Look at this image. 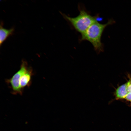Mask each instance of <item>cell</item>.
I'll use <instances>...</instances> for the list:
<instances>
[{
	"label": "cell",
	"instance_id": "ba28073f",
	"mask_svg": "<svg viewBox=\"0 0 131 131\" xmlns=\"http://www.w3.org/2000/svg\"><path fill=\"white\" fill-rule=\"evenodd\" d=\"M125 98L128 101H131V92L128 93Z\"/></svg>",
	"mask_w": 131,
	"mask_h": 131
},
{
	"label": "cell",
	"instance_id": "277c9868",
	"mask_svg": "<svg viewBox=\"0 0 131 131\" xmlns=\"http://www.w3.org/2000/svg\"><path fill=\"white\" fill-rule=\"evenodd\" d=\"M33 73L32 68L29 66L22 74L19 79V85L21 90L23 91L24 89L29 87L32 83V78Z\"/></svg>",
	"mask_w": 131,
	"mask_h": 131
},
{
	"label": "cell",
	"instance_id": "6da1fadb",
	"mask_svg": "<svg viewBox=\"0 0 131 131\" xmlns=\"http://www.w3.org/2000/svg\"><path fill=\"white\" fill-rule=\"evenodd\" d=\"M114 22L112 19L109 20L105 24H101L97 21H96L81 34L80 41L86 40L89 42L97 53L102 51L103 46L101 42V37L103 31L107 26L114 23Z\"/></svg>",
	"mask_w": 131,
	"mask_h": 131
},
{
	"label": "cell",
	"instance_id": "3957f363",
	"mask_svg": "<svg viewBox=\"0 0 131 131\" xmlns=\"http://www.w3.org/2000/svg\"><path fill=\"white\" fill-rule=\"evenodd\" d=\"M29 66L27 62L25 60H22L19 70L11 78L6 80V82L11 89V93L13 94H22L23 91L20 87L19 79L23 73Z\"/></svg>",
	"mask_w": 131,
	"mask_h": 131
},
{
	"label": "cell",
	"instance_id": "8992f818",
	"mask_svg": "<svg viewBox=\"0 0 131 131\" xmlns=\"http://www.w3.org/2000/svg\"><path fill=\"white\" fill-rule=\"evenodd\" d=\"M127 83L119 87L115 91L116 97L119 98H125L128 92Z\"/></svg>",
	"mask_w": 131,
	"mask_h": 131
},
{
	"label": "cell",
	"instance_id": "7a4b0ae2",
	"mask_svg": "<svg viewBox=\"0 0 131 131\" xmlns=\"http://www.w3.org/2000/svg\"><path fill=\"white\" fill-rule=\"evenodd\" d=\"M79 6V13L75 17H71L60 12L63 17L82 34L91 25L97 21V17L92 16L85 8L80 6Z\"/></svg>",
	"mask_w": 131,
	"mask_h": 131
},
{
	"label": "cell",
	"instance_id": "52a82bcc",
	"mask_svg": "<svg viewBox=\"0 0 131 131\" xmlns=\"http://www.w3.org/2000/svg\"><path fill=\"white\" fill-rule=\"evenodd\" d=\"M127 83V91L128 93L131 92V84L130 83L129 81Z\"/></svg>",
	"mask_w": 131,
	"mask_h": 131
},
{
	"label": "cell",
	"instance_id": "5b68a950",
	"mask_svg": "<svg viewBox=\"0 0 131 131\" xmlns=\"http://www.w3.org/2000/svg\"><path fill=\"white\" fill-rule=\"evenodd\" d=\"M3 23L1 22L0 27V46L10 36L13 34L15 31L14 28L13 27L9 29H7L3 27Z\"/></svg>",
	"mask_w": 131,
	"mask_h": 131
}]
</instances>
